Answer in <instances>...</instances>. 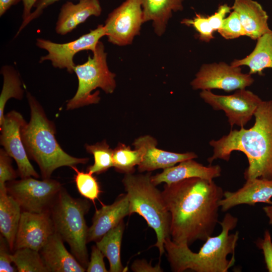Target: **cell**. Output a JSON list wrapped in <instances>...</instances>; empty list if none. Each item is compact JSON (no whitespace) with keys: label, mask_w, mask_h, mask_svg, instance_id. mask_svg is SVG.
<instances>
[{"label":"cell","mask_w":272,"mask_h":272,"mask_svg":"<svg viewBox=\"0 0 272 272\" xmlns=\"http://www.w3.org/2000/svg\"><path fill=\"white\" fill-rule=\"evenodd\" d=\"M232 10L236 12L244 29L246 36L253 40L271 31L268 15L262 7L254 0H235Z\"/></svg>","instance_id":"44dd1931"},{"label":"cell","mask_w":272,"mask_h":272,"mask_svg":"<svg viewBox=\"0 0 272 272\" xmlns=\"http://www.w3.org/2000/svg\"><path fill=\"white\" fill-rule=\"evenodd\" d=\"M131 269L134 272H162L163 269L160 263L153 266L151 262L148 263L145 259H137L131 265Z\"/></svg>","instance_id":"f35d334b"},{"label":"cell","mask_w":272,"mask_h":272,"mask_svg":"<svg viewBox=\"0 0 272 272\" xmlns=\"http://www.w3.org/2000/svg\"><path fill=\"white\" fill-rule=\"evenodd\" d=\"M240 66L224 62L203 64L190 84L194 90L222 89L226 92L243 89L250 86L254 79L249 74L242 72Z\"/></svg>","instance_id":"7c38bea8"},{"label":"cell","mask_w":272,"mask_h":272,"mask_svg":"<svg viewBox=\"0 0 272 272\" xmlns=\"http://www.w3.org/2000/svg\"><path fill=\"white\" fill-rule=\"evenodd\" d=\"M237 217L230 213L219 222L220 233L208 237L197 252L191 251L186 244H177L170 237L164 242L168 260L175 272L191 270L196 272H227L235 263V255L228 259L229 254L235 255L239 239V232L230 233L238 224Z\"/></svg>","instance_id":"3957f363"},{"label":"cell","mask_w":272,"mask_h":272,"mask_svg":"<svg viewBox=\"0 0 272 272\" xmlns=\"http://www.w3.org/2000/svg\"><path fill=\"white\" fill-rule=\"evenodd\" d=\"M90 208L86 199L73 197L61 188L50 210L55 232L69 244L72 253L86 269L89 262L88 228L85 215Z\"/></svg>","instance_id":"8992f818"},{"label":"cell","mask_w":272,"mask_h":272,"mask_svg":"<svg viewBox=\"0 0 272 272\" xmlns=\"http://www.w3.org/2000/svg\"><path fill=\"white\" fill-rule=\"evenodd\" d=\"M87 152L93 155L94 164L88 168V172L99 174L113 167V150L105 140L94 145H85Z\"/></svg>","instance_id":"f1b7e54d"},{"label":"cell","mask_w":272,"mask_h":272,"mask_svg":"<svg viewBox=\"0 0 272 272\" xmlns=\"http://www.w3.org/2000/svg\"><path fill=\"white\" fill-rule=\"evenodd\" d=\"M102 8L99 0H81L74 4L67 2L62 5L56 23L57 34L65 35L91 16H99Z\"/></svg>","instance_id":"ffe728a7"},{"label":"cell","mask_w":272,"mask_h":272,"mask_svg":"<svg viewBox=\"0 0 272 272\" xmlns=\"http://www.w3.org/2000/svg\"><path fill=\"white\" fill-rule=\"evenodd\" d=\"M231 10H232V7L225 4L220 5L214 14L208 16L209 22L214 31H218L220 29L226 16L231 13Z\"/></svg>","instance_id":"74e56055"},{"label":"cell","mask_w":272,"mask_h":272,"mask_svg":"<svg viewBox=\"0 0 272 272\" xmlns=\"http://www.w3.org/2000/svg\"><path fill=\"white\" fill-rule=\"evenodd\" d=\"M144 23L142 0H125L110 13L104 27L108 41L119 46L132 43Z\"/></svg>","instance_id":"30bf717a"},{"label":"cell","mask_w":272,"mask_h":272,"mask_svg":"<svg viewBox=\"0 0 272 272\" xmlns=\"http://www.w3.org/2000/svg\"><path fill=\"white\" fill-rule=\"evenodd\" d=\"M93 53V56H89L85 63L76 65L74 68L78 87L74 96L67 102V110L97 104L100 100L99 91L91 93L97 88L107 94L112 93L116 88V75L109 69L107 54L101 41L98 42Z\"/></svg>","instance_id":"52a82bcc"},{"label":"cell","mask_w":272,"mask_h":272,"mask_svg":"<svg viewBox=\"0 0 272 272\" xmlns=\"http://www.w3.org/2000/svg\"><path fill=\"white\" fill-rule=\"evenodd\" d=\"M187 26H191L198 33L199 40L209 42L215 37L214 30L212 27L208 17L196 14L192 19H183L180 22Z\"/></svg>","instance_id":"4dcf8cb0"},{"label":"cell","mask_w":272,"mask_h":272,"mask_svg":"<svg viewBox=\"0 0 272 272\" xmlns=\"http://www.w3.org/2000/svg\"><path fill=\"white\" fill-rule=\"evenodd\" d=\"M58 1L59 0H38L34 6V8H35V10L32 12L29 17L26 20L22 21L15 37L18 36L22 30L32 20L39 17L42 14L45 8Z\"/></svg>","instance_id":"8d00e7d4"},{"label":"cell","mask_w":272,"mask_h":272,"mask_svg":"<svg viewBox=\"0 0 272 272\" xmlns=\"http://www.w3.org/2000/svg\"><path fill=\"white\" fill-rule=\"evenodd\" d=\"M38 0H22L23 10L22 21L26 20L32 13L31 10Z\"/></svg>","instance_id":"ab89813d"},{"label":"cell","mask_w":272,"mask_h":272,"mask_svg":"<svg viewBox=\"0 0 272 272\" xmlns=\"http://www.w3.org/2000/svg\"><path fill=\"white\" fill-rule=\"evenodd\" d=\"M150 172L145 175L126 174L122 183L129 202V215L136 213L142 216L156 234L154 246L160 255L165 251L164 242L170 237V214L162 195L151 182Z\"/></svg>","instance_id":"5b68a950"},{"label":"cell","mask_w":272,"mask_h":272,"mask_svg":"<svg viewBox=\"0 0 272 272\" xmlns=\"http://www.w3.org/2000/svg\"><path fill=\"white\" fill-rule=\"evenodd\" d=\"M75 171V181L78 191L81 195L94 202L100 193L99 183L93 176V174L88 172L79 171L76 166L72 168Z\"/></svg>","instance_id":"f546056e"},{"label":"cell","mask_w":272,"mask_h":272,"mask_svg":"<svg viewBox=\"0 0 272 272\" xmlns=\"http://www.w3.org/2000/svg\"><path fill=\"white\" fill-rule=\"evenodd\" d=\"M105 36L104 25H99L89 33L66 43H58L43 38H37V46L48 52L47 55L40 57L39 62L50 60L54 67L66 69L69 73L72 74L76 66L73 60L75 55L84 50L94 52L100 39Z\"/></svg>","instance_id":"9c48e42d"},{"label":"cell","mask_w":272,"mask_h":272,"mask_svg":"<svg viewBox=\"0 0 272 272\" xmlns=\"http://www.w3.org/2000/svg\"><path fill=\"white\" fill-rule=\"evenodd\" d=\"M143 151L141 148L131 150L130 147L119 143L113 150V167L119 172L133 173L134 167L141 163Z\"/></svg>","instance_id":"83f0119b"},{"label":"cell","mask_w":272,"mask_h":272,"mask_svg":"<svg viewBox=\"0 0 272 272\" xmlns=\"http://www.w3.org/2000/svg\"><path fill=\"white\" fill-rule=\"evenodd\" d=\"M199 95L214 109L224 111L231 127L234 125L244 127L262 101L245 89H238L230 95H216L210 90H202Z\"/></svg>","instance_id":"8fae6325"},{"label":"cell","mask_w":272,"mask_h":272,"mask_svg":"<svg viewBox=\"0 0 272 272\" xmlns=\"http://www.w3.org/2000/svg\"><path fill=\"white\" fill-rule=\"evenodd\" d=\"M184 0H142L144 23L152 22L155 34L163 35L173 13L183 9Z\"/></svg>","instance_id":"7402d4cb"},{"label":"cell","mask_w":272,"mask_h":272,"mask_svg":"<svg viewBox=\"0 0 272 272\" xmlns=\"http://www.w3.org/2000/svg\"><path fill=\"white\" fill-rule=\"evenodd\" d=\"M55 231L50 211L40 213L23 211L14 251L26 247L39 251Z\"/></svg>","instance_id":"5bb4252c"},{"label":"cell","mask_w":272,"mask_h":272,"mask_svg":"<svg viewBox=\"0 0 272 272\" xmlns=\"http://www.w3.org/2000/svg\"><path fill=\"white\" fill-rule=\"evenodd\" d=\"M22 0H0V16L2 17L13 6Z\"/></svg>","instance_id":"60d3db41"},{"label":"cell","mask_w":272,"mask_h":272,"mask_svg":"<svg viewBox=\"0 0 272 272\" xmlns=\"http://www.w3.org/2000/svg\"><path fill=\"white\" fill-rule=\"evenodd\" d=\"M6 185L8 192L19 204L22 212L37 213L50 211L62 187L56 180H39L33 177L9 181Z\"/></svg>","instance_id":"ba28073f"},{"label":"cell","mask_w":272,"mask_h":272,"mask_svg":"<svg viewBox=\"0 0 272 272\" xmlns=\"http://www.w3.org/2000/svg\"><path fill=\"white\" fill-rule=\"evenodd\" d=\"M105 256L96 245L92 247L90 261L86 268L87 272H107L104 261Z\"/></svg>","instance_id":"d590c367"},{"label":"cell","mask_w":272,"mask_h":272,"mask_svg":"<svg viewBox=\"0 0 272 272\" xmlns=\"http://www.w3.org/2000/svg\"><path fill=\"white\" fill-rule=\"evenodd\" d=\"M56 232L39 251L48 272H84L86 269L65 248Z\"/></svg>","instance_id":"d6986e66"},{"label":"cell","mask_w":272,"mask_h":272,"mask_svg":"<svg viewBox=\"0 0 272 272\" xmlns=\"http://www.w3.org/2000/svg\"><path fill=\"white\" fill-rule=\"evenodd\" d=\"M27 98L30 119L21 128V138L28 157L38 165L42 179L50 178L59 167L72 168L87 163L88 158L75 157L62 150L55 138L53 122L47 118L42 106L29 92Z\"/></svg>","instance_id":"277c9868"},{"label":"cell","mask_w":272,"mask_h":272,"mask_svg":"<svg viewBox=\"0 0 272 272\" xmlns=\"http://www.w3.org/2000/svg\"><path fill=\"white\" fill-rule=\"evenodd\" d=\"M254 116L255 123L249 129L231 130L219 140L211 141L214 153L208 162L212 165L217 159L228 161L232 152L240 151L248 162L244 172L246 180H272V100L262 101Z\"/></svg>","instance_id":"7a4b0ae2"},{"label":"cell","mask_w":272,"mask_h":272,"mask_svg":"<svg viewBox=\"0 0 272 272\" xmlns=\"http://www.w3.org/2000/svg\"><path fill=\"white\" fill-rule=\"evenodd\" d=\"M272 180L255 178L246 180L242 187L233 192H224L219 205L223 212L240 205L254 206L261 202L272 205Z\"/></svg>","instance_id":"2e32d148"},{"label":"cell","mask_w":272,"mask_h":272,"mask_svg":"<svg viewBox=\"0 0 272 272\" xmlns=\"http://www.w3.org/2000/svg\"><path fill=\"white\" fill-rule=\"evenodd\" d=\"M218 32L226 39H233L246 36L239 16L234 11L225 18Z\"/></svg>","instance_id":"1f68e13d"},{"label":"cell","mask_w":272,"mask_h":272,"mask_svg":"<svg viewBox=\"0 0 272 272\" xmlns=\"http://www.w3.org/2000/svg\"><path fill=\"white\" fill-rule=\"evenodd\" d=\"M262 209L268 219L269 224L272 225V205L265 206Z\"/></svg>","instance_id":"b9f144b4"},{"label":"cell","mask_w":272,"mask_h":272,"mask_svg":"<svg viewBox=\"0 0 272 272\" xmlns=\"http://www.w3.org/2000/svg\"><path fill=\"white\" fill-rule=\"evenodd\" d=\"M11 258L19 272H48L39 251L21 248L11 254Z\"/></svg>","instance_id":"4316f807"},{"label":"cell","mask_w":272,"mask_h":272,"mask_svg":"<svg viewBox=\"0 0 272 272\" xmlns=\"http://www.w3.org/2000/svg\"><path fill=\"white\" fill-rule=\"evenodd\" d=\"M253 50L248 55L240 59H235L231 65L233 66H247L250 75L258 74L262 76L266 68L272 69V30L257 39Z\"/></svg>","instance_id":"cb8c5ba5"},{"label":"cell","mask_w":272,"mask_h":272,"mask_svg":"<svg viewBox=\"0 0 272 272\" xmlns=\"http://www.w3.org/2000/svg\"><path fill=\"white\" fill-rule=\"evenodd\" d=\"M170 214L173 242L189 246L212 236L219 221L222 187L213 180L194 177L164 186L162 191Z\"/></svg>","instance_id":"6da1fadb"},{"label":"cell","mask_w":272,"mask_h":272,"mask_svg":"<svg viewBox=\"0 0 272 272\" xmlns=\"http://www.w3.org/2000/svg\"><path fill=\"white\" fill-rule=\"evenodd\" d=\"M129 214V202L126 193L120 194L111 205H103L94 214L92 224L88 229L87 243L99 241Z\"/></svg>","instance_id":"e0dca14e"},{"label":"cell","mask_w":272,"mask_h":272,"mask_svg":"<svg viewBox=\"0 0 272 272\" xmlns=\"http://www.w3.org/2000/svg\"><path fill=\"white\" fill-rule=\"evenodd\" d=\"M21 208L9 193L6 185L0 186V231L6 239L12 252L19 226Z\"/></svg>","instance_id":"603a6c76"},{"label":"cell","mask_w":272,"mask_h":272,"mask_svg":"<svg viewBox=\"0 0 272 272\" xmlns=\"http://www.w3.org/2000/svg\"><path fill=\"white\" fill-rule=\"evenodd\" d=\"M221 171L218 165L206 166L191 159L182 161L176 166L164 169L161 173L151 176V180L155 186L163 182L170 184L194 177L213 180L220 176Z\"/></svg>","instance_id":"ac0fdd59"},{"label":"cell","mask_w":272,"mask_h":272,"mask_svg":"<svg viewBox=\"0 0 272 272\" xmlns=\"http://www.w3.org/2000/svg\"><path fill=\"white\" fill-rule=\"evenodd\" d=\"M124 229L123 221L96 242V246L108 259L110 272H122L125 268L121 261L120 249Z\"/></svg>","instance_id":"d4e9b609"},{"label":"cell","mask_w":272,"mask_h":272,"mask_svg":"<svg viewBox=\"0 0 272 272\" xmlns=\"http://www.w3.org/2000/svg\"><path fill=\"white\" fill-rule=\"evenodd\" d=\"M157 141L150 135L139 137L133 143L135 148L143 151L142 160L138 166L141 172H150L158 169H166L182 161L194 159L197 156L193 152L177 153L159 149Z\"/></svg>","instance_id":"9a60e30c"},{"label":"cell","mask_w":272,"mask_h":272,"mask_svg":"<svg viewBox=\"0 0 272 272\" xmlns=\"http://www.w3.org/2000/svg\"><path fill=\"white\" fill-rule=\"evenodd\" d=\"M4 149H0V186L15 180L18 175L12 166V160Z\"/></svg>","instance_id":"d6a6232c"},{"label":"cell","mask_w":272,"mask_h":272,"mask_svg":"<svg viewBox=\"0 0 272 272\" xmlns=\"http://www.w3.org/2000/svg\"><path fill=\"white\" fill-rule=\"evenodd\" d=\"M9 244L5 237L1 234L0 236V271L15 272L18 271L16 267L13 266Z\"/></svg>","instance_id":"e575fe53"},{"label":"cell","mask_w":272,"mask_h":272,"mask_svg":"<svg viewBox=\"0 0 272 272\" xmlns=\"http://www.w3.org/2000/svg\"><path fill=\"white\" fill-rule=\"evenodd\" d=\"M3 77V85L0 95V123L4 117V109L10 98L22 100L24 90L18 72L12 66L5 65L1 69Z\"/></svg>","instance_id":"484cf974"},{"label":"cell","mask_w":272,"mask_h":272,"mask_svg":"<svg viewBox=\"0 0 272 272\" xmlns=\"http://www.w3.org/2000/svg\"><path fill=\"white\" fill-rule=\"evenodd\" d=\"M26 121L22 114L12 110L5 115L0 123V143L7 154L16 161L21 178L39 177L29 161L21 138V130Z\"/></svg>","instance_id":"4fadbf2b"},{"label":"cell","mask_w":272,"mask_h":272,"mask_svg":"<svg viewBox=\"0 0 272 272\" xmlns=\"http://www.w3.org/2000/svg\"><path fill=\"white\" fill-rule=\"evenodd\" d=\"M255 244L262 250L267 270L272 272V240L269 231L266 230L263 238L257 239Z\"/></svg>","instance_id":"836d02e7"}]
</instances>
